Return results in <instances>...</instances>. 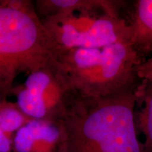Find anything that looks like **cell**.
Wrapping results in <instances>:
<instances>
[{
    "mask_svg": "<svg viewBox=\"0 0 152 152\" xmlns=\"http://www.w3.org/2000/svg\"><path fill=\"white\" fill-rule=\"evenodd\" d=\"M137 85L107 97L75 94L62 118L64 152H144L134 117Z\"/></svg>",
    "mask_w": 152,
    "mask_h": 152,
    "instance_id": "obj_1",
    "label": "cell"
},
{
    "mask_svg": "<svg viewBox=\"0 0 152 152\" xmlns=\"http://www.w3.org/2000/svg\"><path fill=\"white\" fill-rule=\"evenodd\" d=\"M56 64L54 43L29 1H0V91L20 73Z\"/></svg>",
    "mask_w": 152,
    "mask_h": 152,
    "instance_id": "obj_2",
    "label": "cell"
},
{
    "mask_svg": "<svg viewBox=\"0 0 152 152\" xmlns=\"http://www.w3.org/2000/svg\"><path fill=\"white\" fill-rule=\"evenodd\" d=\"M142 62L130 42L56 53L57 64L72 90L83 97H107L135 87Z\"/></svg>",
    "mask_w": 152,
    "mask_h": 152,
    "instance_id": "obj_3",
    "label": "cell"
},
{
    "mask_svg": "<svg viewBox=\"0 0 152 152\" xmlns=\"http://www.w3.org/2000/svg\"><path fill=\"white\" fill-rule=\"evenodd\" d=\"M41 20L56 53L73 49L102 48L130 42L128 20L104 11L60 14Z\"/></svg>",
    "mask_w": 152,
    "mask_h": 152,
    "instance_id": "obj_4",
    "label": "cell"
},
{
    "mask_svg": "<svg viewBox=\"0 0 152 152\" xmlns=\"http://www.w3.org/2000/svg\"><path fill=\"white\" fill-rule=\"evenodd\" d=\"M16 106L30 119H62L75 93L58 64L28 74L15 91Z\"/></svg>",
    "mask_w": 152,
    "mask_h": 152,
    "instance_id": "obj_5",
    "label": "cell"
},
{
    "mask_svg": "<svg viewBox=\"0 0 152 152\" xmlns=\"http://www.w3.org/2000/svg\"><path fill=\"white\" fill-rule=\"evenodd\" d=\"M63 119H31L14 134L13 152H64Z\"/></svg>",
    "mask_w": 152,
    "mask_h": 152,
    "instance_id": "obj_6",
    "label": "cell"
},
{
    "mask_svg": "<svg viewBox=\"0 0 152 152\" xmlns=\"http://www.w3.org/2000/svg\"><path fill=\"white\" fill-rule=\"evenodd\" d=\"M130 44L142 60L152 54V0H137L132 4Z\"/></svg>",
    "mask_w": 152,
    "mask_h": 152,
    "instance_id": "obj_7",
    "label": "cell"
},
{
    "mask_svg": "<svg viewBox=\"0 0 152 152\" xmlns=\"http://www.w3.org/2000/svg\"><path fill=\"white\" fill-rule=\"evenodd\" d=\"M124 3L111 0H41L36 1V12L43 18L60 14L92 11H104L120 16V6Z\"/></svg>",
    "mask_w": 152,
    "mask_h": 152,
    "instance_id": "obj_8",
    "label": "cell"
},
{
    "mask_svg": "<svg viewBox=\"0 0 152 152\" xmlns=\"http://www.w3.org/2000/svg\"><path fill=\"white\" fill-rule=\"evenodd\" d=\"M134 117L138 132L144 137V152H152V82L140 80L135 89Z\"/></svg>",
    "mask_w": 152,
    "mask_h": 152,
    "instance_id": "obj_9",
    "label": "cell"
},
{
    "mask_svg": "<svg viewBox=\"0 0 152 152\" xmlns=\"http://www.w3.org/2000/svg\"><path fill=\"white\" fill-rule=\"evenodd\" d=\"M30 120L16 105L4 102L0 106V128L8 134L14 135Z\"/></svg>",
    "mask_w": 152,
    "mask_h": 152,
    "instance_id": "obj_10",
    "label": "cell"
},
{
    "mask_svg": "<svg viewBox=\"0 0 152 152\" xmlns=\"http://www.w3.org/2000/svg\"><path fill=\"white\" fill-rule=\"evenodd\" d=\"M137 75L140 80L152 82V54L138 66Z\"/></svg>",
    "mask_w": 152,
    "mask_h": 152,
    "instance_id": "obj_11",
    "label": "cell"
},
{
    "mask_svg": "<svg viewBox=\"0 0 152 152\" xmlns=\"http://www.w3.org/2000/svg\"><path fill=\"white\" fill-rule=\"evenodd\" d=\"M13 138L14 135L0 128V152H13Z\"/></svg>",
    "mask_w": 152,
    "mask_h": 152,
    "instance_id": "obj_12",
    "label": "cell"
},
{
    "mask_svg": "<svg viewBox=\"0 0 152 152\" xmlns=\"http://www.w3.org/2000/svg\"><path fill=\"white\" fill-rule=\"evenodd\" d=\"M5 95L6 94L4 93H3L1 91H0V106H1V104H2L4 102V97Z\"/></svg>",
    "mask_w": 152,
    "mask_h": 152,
    "instance_id": "obj_13",
    "label": "cell"
}]
</instances>
